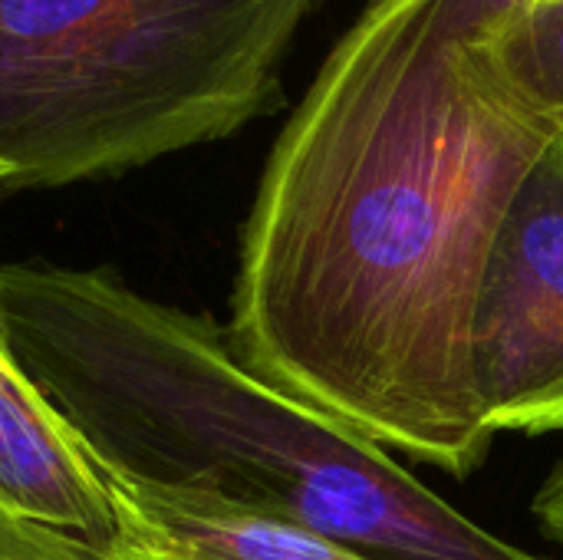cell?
<instances>
[{"instance_id": "cell-2", "label": "cell", "mask_w": 563, "mask_h": 560, "mask_svg": "<svg viewBox=\"0 0 563 560\" xmlns=\"http://www.w3.org/2000/svg\"><path fill=\"white\" fill-rule=\"evenodd\" d=\"M0 314L23 370L99 469L201 488L379 560H544L261 376L228 327L112 267L0 264Z\"/></svg>"}, {"instance_id": "cell-5", "label": "cell", "mask_w": 563, "mask_h": 560, "mask_svg": "<svg viewBox=\"0 0 563 560\" xmlns=\"http://www.w3.org/2000/svg\"><path fill=\"white\" fill-rule=\"evenodd\" d=\"M96 462L30 380L0 314V560H112Z\"/></svg>"}, {"instance_id": "cell-3", "label": "cell", "mask_w": 563, "mask_h": 560, "mask_svg": "<svg viewBox=\"0 0 563 560\" xmlns=\"http://www.w3.org/2000/svg\"><path fill=\"white\" fill-rule=\"evenodd\" d=\"M327 0H0V195L119 178L284 106Z\"/></svg>"}, {"instance_id": "cell-10", "label": "cell", "mask_w": 563, "mask_h": 560, "mask_svg": "<svg viewBox=\"0 0 563 560\" xmlns=\"http://www.w3.org/2000/svg\"><path fill=\"white\" fill-rule=\"evenodd\" d=\"M558 135H563V132H558Z\"/></svg>"}, {"instance_id": "cell-8", "label": "cell", "mask_w": 563, "mask_h": 560, "mask_svg": "<svg viewBox=\"0 0 563 560\" xmlns=\"http://www.w3.org/2000/svg\"><path fill=\"white\" fill-rule=\"evenodd\" d=\"M534 515L544 525V531L563 548V462L541 485V492L534 498Z\"/></svg>"}, {"instance_id": "cell-6", "label": "cell", "mask_w": 563, "mask_h": 560, "mask_svg": "<svg viewBox=\"0 0 563 560\" xmlns=\"http://www.w3.org/2000/svg\"><path fill=\"white\" fill-rule=\"evenodd\" d=\"M99 475L115 521L112 560H379L201 488Z\"/></svg>"}, {"instance_id": "cell-9", "label": "cell", "mask_w": 563, "mask_h": 560, "mask_svg": "<svg viewBox=\"0 0 563 560\" xmlns=\"http://www.w3.org/2000/svg\"><path fill=\"white\" fill-rule=\"evenodd\" d=\"M515 3H528V7H541V3H561V0H515Z\"/></svg>"}, {"instance_id": "cell-4", "label": "cell", "mask_w": 563, "mask_h": 560, "mask_svg": "<svg viewBox=\"0 0 563 560\" xmlns=\"http://www.w3.org/2000/svg\"><path fill=\"white\" fill-rule=\"evenodd\" d=\"M472 380L492 436L563 432V135L495 234L472 323Z\"/></svg>"}, {"instance_id": "cell-7", "label": "cell", "mask_w": 563, "mask_h": 560, "mask_svg": "<svg viewBox=\"0 0 563 560\" xmlns=\"http://www.w3.org/2000/svg\"><path fill=\"white\" fill-rule=\"evenodd\" d=\"M495 53L521 99L563 132V0L541 7L505 0L495 20Z\"/></svg>"}, {"instance_id": "cell-1", "label": "cell", "mask_w": 563, "mask_h": 560, "mask_svg": "<svg viewBox=\"0 0 563 560\" xmlns=\"http://www.w3.org/2000/svg\"><path fill=\"white\" fill-rule=\"evenodd\" d=\"M505 0H366L264 165L228 337L386 452H492L472 323L495 234L558 135L495 53Z\"/></svg>"}]
</instances>
